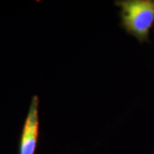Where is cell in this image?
Returning a JSON list of instances; mask_svg holds the SVG:
<instances>
[{"label":"cell","mask_w":154,"mask_h":154,"mask_svg":"<svg viewBox=\"0 0 154 154\" xmlns=\"http://www.w3.org/2000/svg\"><path fill=\"white\" fill-rule=\"evenodd\" d=\"M120 27L142 43H150L149 34L154 27V0H117Z\"/></svg>","instance_id":"6da1fadb"},{"label":"cell","mask_w":154,"mask_h":154,"mask_svg":"<svg viewBox=\"0 0 154 154\" xmlns=\"http://www.w3.org/2000/svg\"><path fill=\"white\" fill-rule=\"evenodd\" d=\"M38 105V96L33 95L22 127L19 142V154H35L36 152L39 134Z\"/></svg>","instance_id":"7a4b0ae2"}]
</instances>
